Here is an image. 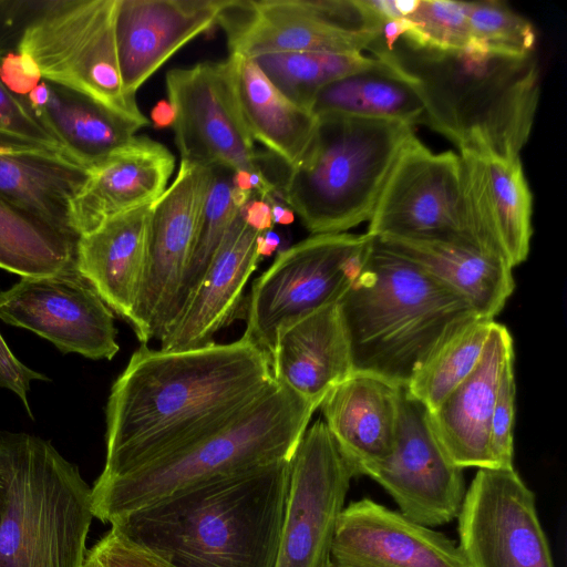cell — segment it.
Masks as SVG:
<instances>
[{
	"instance_id": "obj_1",
	"label": "cell",
	"mask_w": 567,
	"mask_h": 567,
	"mask_svg": "<svg viewBox=\"0 0 567 567\" xmlns=\"http://www.w3.org/2000/svg\"><path fill=\"white\" fill-rule=\"evenodd\" d=\"M270 357L230 343L132 354L106 403V456L97 478L128 473L215 431L272 383Z\"/></svg>"
},
{
	"instance_id": "obj_2",
	"label": "cell",
	"mask_w": 567,
	"mask_h": 567,
	"mask_svg": "<svg viewBox=\"0 0 567 567\" xmlns=\"http://www.w3.org/2000/svg\"><path fill=\"white\" fill-rule=\"evenodd\" d=\"M368 51L406 79L422 102L423 125L460 153L520 157L540 95V69L534 54L441 50L404 35L389 47L373 43Z\"/></svg>"
},
{
	"instance_id": "obj_3",
	"label": "cell",
	"mask_w": 567,
	"mask_h": 567,
	"mask_svg": "<svg viewBox=\"0 0 567 567\" xmlns=\"http://www.w3.org/2000/svg\"><path fill=\"white\" fill-rule=\"evenodd\" d=\"M290 460L206 481L111 523L176 567H275Z\"/></svg>"
},
{
	"instance_id": "obj_4",
	"label": "cell",
	"mask_w": 567,
	"mask_h": 567,
	"mask_svg": "<svg viewBox=\"0 0 567 567\" xmlns=\"http://www.w3.org/2000/svg\"><path fill=\"white\" fill-rule=\"evenodd\" d=\"M338 308L353 373L371 374L399 388L408 385L449 337L480 319L464 297L374 238Z\"/></svg>"
},
{
	"instance_id": "obj_5",
	"label": "cell",
	"mask_w": 567,
	"mask_h": 567,
	"mask_svg": "<svg viewBox=\"0 0 567 567\" xmlns=\"http://www.w3.org/2000/svg\"><path fill=\"white\" fill-rule=\"evenodd\" d=\"M275 379L233 420L187 445L92 488L94 517L103 523L178 491L278 461L290 460L317 410Z\"/></svg>"
},
{
	"instance_id": "obj_6",
	"label": "cell",
	"mask_w": 567,
	"mask_h": 567,
	"mask_svg": "<svg viewBox=\"0 0 567 567\" xmlns=\"http://www.w3.org/2000/svg\"><path fill=\"white\" fill-rule=\"evenodd\" d=\"M413 136V126L399 121L319 117L303 155L288 167L281 200L312 235L346 233L369 221Z\"/></svg>"
},
{
	"instance_id": "obj_7",
	"label": "cell",
	"mask_w": 567,
	"mask_h": 567,
	"mask_svg": "<svg viewBox=\"0 0 567 567\" xmlns=\"http://www.w3.org/2000/svg\"><path fill=\"white\" fill-rule=\"evenodd\" d=\"M8 502L0 524V567H82L94 517L92 488L55 447L0 431Z\"/></svg>"
},
{
	"instance_id": "obj_8",
	"label": "cell",
	"mask_w": 567,
	"mask_h": 567,
	"mask_svg": "<svg viewBox=\"0 0 567 567\" xmlns=\"http://www.w3.org/2000/svg\"><path fill=\"white\" fill-rule=\"evenodd\" d=\"M116 0H40L18 51L44 80L82 93L138 122L150 120L122 83L114 32Z\"/></svg>"
},
{
	"instance_id": "obj_9",
	"label": "cell",
	"mask_w": 567,
	"mask_h": 567,
	"mask_svg": "<svg viewBox=\"0 0 567 567\" xmlns=\"http://www.w3.org/2000/svg\"><path fill=\"white\" fill-rule=\"evenodd\" d=\"M371 240L367 234H320L279 251L251 286L243 338L270 357L284 327L340 300Z\"/></svg>"
},
{
	"instance_id": "obj_10",
	"label": "cell",
	"mask_w": 567,
	"mask_h": 567,
	"mask_svg": "<svg viewBox=\"0 0 567 567\" xmlns=\"http://www.w3.org/2000/svg\"><path fill=\"white\" fill-rule=\"evenodd\" d=\"M229 54L362 53L384 22L367 0H224L218 18Z\"/></svg>"
},
{
	"instance_id": "obj_11",
	"label": "cell",
	"mask_w": 567,
	"mask_h": 567,
	"mask_svg": "<svg viewBox=\"0 0 567 567\" xmlns=\"http://www.w3.org/2000/svg\"><path fill=\"white\" fill-rule=\"evenodd\" d=\"M365 234L455 241L482 249L466 208L460 155L433 153L413 136L388 177Z\"/></svg>"
},
{
	"instance_id": "obj_12",
	"label": "cell",
	"mask_w": 567,
	"mask_h": 567,
	"mask_svg": "<svg viewBox=\"0 0 567 567\" xmlns=\"http://www.w3.org/2000/svg\"><path fill=\"white\" fill-rule=\"evenodd\" d=\"M165 86L181 161L231 172L262 169L239 107L230 56L172 69Z\"/></svg>"
},
{
	"instance_id": "obj_13",
	"label": "cell",
	"mask_w": 567,
	"mask_h": 567,
	"mask_svg": "<svg viewBox=\"0 0 567 567\" xmlns=\"http://www.w3.org/2000/svg\"><path fill=\"white\" fill-rule=\"evenodd\" d=\"M213 172L181 161L173 183L151 206L145 267L128 321L141 344L158 339L173 318Z\"/></svg>"
},
{
	"instance_id": "obj_14",
	"label": "cell",
	"mask_w": 567,
	"mask_h": 567,
	"mask_svg": "<svg viewBox=\"0 0 567 567\" xmlns=\"http://www.w3.org/2000/svg\"><path fill=\"white\" fill-rule=\"evenodd\" d=\"M457 520L466 567H555L535 494L514 467L477 468Z\"/></svg>"
},
{
	"instance_id": "obj_15",
	"label": "cell",
	"mask_w": 567,
	"mask_h": 567,
	"mask_svg": "<svg viewBox=\"0 0 567 567\" xmlns=\"http://www.w3.org/2000/svg\"><path fill=\"white\" fill-rule=\"evenodd\" d=\"M353 473L322 420L307 427L291 458L275 567H327Z\"/></svg>"
},
{
	"instance_id": "obj_16",
	"label": "cell",
	"mask_w": 567,
	"mask_h": 567,
	"mask_svg": "<svg viewBox=\"0 0 567 567\" xmlns=\"http://www.w3.org/2000/svg\"><path fill=\"white\" fill-rule=\"evenodd\" d=\"M0 320L37 333L65 353L111 360L120 350L112 310L75 265L53 275L21 277L0 291Z\"/></svg>"
},
{
	"instance_id": "obj_17",
	"label": "cell",
	"mask_w": 567,
	"mask_h": 567,
	"mask_svg": "<svg viewBox=\"0 0 567 567\" xmlns=\"http://www.w3.org/2000/svg\"><path fill=\"white\" fill-rule=\"evenodd\" d=\"M369 477L391 495L401 514L427 527L457 518L466 493L463 468L439 442L429 411L404 388L393 452Z\"/></svg>"
},
{
	"instance_id": "obj_18",
	"label": "cell",
	"mask_w": 567,
	"mask_h": 567,
	"mask_svg": "<svg viewBox=\"0 0 567 567\" xmlns=\"http://www.w3.org/2000/svg\"><path fill=\"white\" fill-rule=\"evenodd\" d=\"M336 567H466L458 546L370 498L344 506L332 540Z\"/></svg>"
},
{
	"instance_id": "obj_19",
	"label": "cell",
	"mask_w": 567,
	"mask_h": 567,
	"mask_svg": "<svg viewBox=\"0 0 567 567\" xmlns=\"http://www.w3.org/2000/svg\"><path fill=\"white\" fill-rule=\"evenodd\" d=\"M224 0H116L115 45L125 92L138 89L181 48L218 25Z\"/></svg>"
},
{
	"instance_id": "obj_20",
	"label": "cell",
	"mask_w": 567,
	"mask_h": 567,
	"mask_svg": "<svg viewBox=\"0 0 567 567\" xmlns=\"http://www.w3.org/2000/svg\"><path fill=\"white\" fill-rule=\"evenodd\" d=\"M464 197L478 245L514 268L529 254L533 195L520 157L460 153Z\"/></svg>"
},
{
	"instance_id": "obj_21",
	"label": "cell",
	"mask_w": 567,
	"mask_h": 567,
	"mask_svg": "<svg viewBox=\"0 0 567 567\" xmlns=\"http://www.w3.org/2000/svg\"><path fill=\"white\" fill-rule=\"evenodd\" d=\"M260 234L245 223L240 209L195 292L158 338L161 350L212 344L215 334L236 318L261 258Z\"/></svg>"
},
{
	"instance_id": "obj_22",
	"label": "cell",
	"mask_w": 567,
	"mask_h": 567,
	"mask_svg": "<svg viewBox=\"0 0 567 567\" xmlns=\"http://www.w3.org/2000/svg\"><path fill=\"white\" fill-rule=\"evenodd\" d=\"M87 168V178L71 205V225L78 236L154 203L167 188L175 157L157 141L136 135Z\"/></svg>"
},
{
	"instance_id": "obj_23",
	"label": "cell",
	"mask_w": 567,
	"mask_h": 567,
	"mask_svg": "<svg viewBox=\"0 0 567 567\" xmlns=\"http://www.w3.org/2000/svg\"><path fill=\"white\" fill-rule=\"evenodd\" d=\"M514 359L508 329L494 321L474 370L429 413L433 431L450 460L458 467H494L489 425L499 379Z\"/></svg>"
},
{
	"instance_id": "obj_24",
	"label": "cell",
	"mask_w": 567,
	"mask_h": 567,
	"mask_svg": "<svg viewBox=\"0 0 567 567\" xmlns=\"http://www.w3.org/2000/svg\"><path fill=\"white\" fill-rule=\"evenodd\" d=\"M402 388L383 379L352 373L320 406L324 423L353 476H369L393 452Z\"/></svg>"
},
{
	"instance_id": "obj_25",
	"label": "cell",
	"mask_w": 567,
	"mask_h": 567,
	"mask_svg": "<svg viewBox=\"0 0 567 567\" xmlns=\"http://www.w3.org/2000/svg\"><path fill=\"white\" fill-rule=\"evenodd\" d=\"M274 379L319 408L353 373L338 302L284 327L270 355Z\"/></svg>"
},
{
	"instance_id": "obj_26",
	"label": "cell",
	"mask_w": 567,
	"mask_h": 567,
	"mask_svg": "<svg viewBox=\"0 0 567 567\" xmlns=\"http://www.w3.org/2000/svg\"><path fill=\"white\" fill-rule=\"evenodd\" d=\"M152 204L105 220L75 244L76 270L127 322L143 278Z\"/></svg>"
},
{
	"instance_id": "obj_27",
	"label": "cell",
	"mask_w": 567,
	"mask_h": 567,
	"mask_svg": "<svg viewBox=\"0 0 567 567\" xmlns=\"http://www.w3.org/2000/svg\"><path fill=\"white\" fill-rule=\"evenodd\" d=\"M19 97L69 157L90 167L130 143L144 127L100 102L44 79Z\"/></svg>"
},
{
	"instance_id": "obj_28",
	"label": "cell",
	"mask_w": 567,
	"mask_h": 567,
	"mask_svg": "<svg viewBox=\"0 0 567 567\" xmlns=\"http://www.w3.org/2000/svg\"><path fill=\"white\" fill-rule=\"evenodd\" d=\"M372 238L464 297L482 319L494 320L514 291V268L478 247L434 239Z\"/></svg>"
},
{
	"instance_id": "obj_29",
	"label": "cell",
	"mask_w": 567,
	"mask_h": 567,
	"mask_svg": "<svg viewBox=\"0 0 567 567\" xmlns=\"http://www.w3.org/2000/svg\"><path fill=\"white\" fill-rule=\"evenodd\" d=\"M87 174V167L59 151L0 156V195L78 239L71 225V205Z\"/></svg>"
},
{
	"instance_id": "obj_30",
	"label": "cell",
	"mask_w": 567,
	"mask_h": 567,
	"mask_svg": "<svg viewBox=\"0 0 567 567\" xmlns=\"http://www.w3.org/2000/svg\"><path fill=\"white\" fill-rule=\"evenodd\" d=\"M239 107L254 141H258L288 167L307 150L317 117L286 97L252 59L229 54Z\"/></svg>"
},
{
	"instance_id": "obj_31",
	"label": "cell",
	"mask_w": 567,
	"mask_h": 567,
	"mask_svg": "<svg viewBox=\"0 0 567 567\" xmlns=\"http://www.w3.org/2000/svg\"><path fill=\"white\" fill-rule=\"evenodd\" d=\"M310 112L317 117L354 116L423 124L424 110L413 86L395 69L374 63L324 85Z\"/></svg>"
},
{
	"instance_id": "obj_32",
	"label": "cell",
	"mask_w": 567,
	"mask_h": 567,
	"mask_svg": "<svg viewBox=\"0 0 567 567\" xmlns=\"http://www.w3.org/2000/svg\"><path fill=\"white\" fill-rule=\"evenodd\" d=\"M72 238L0 195V268L21 277L56 274L74 265Z\"/></svg>"
},
{
	"instance_id": "obj_33",
	"label": "cell",
	"mask_w": 567,
	"mask_h": 567,
	"mask_svg": "<svg viewBox=\"0 0 567 567\" xmlns=\"http://www.w3.org/2000/svg\"><path fill=\"white\" fill-rule=\"evenodd\" d=\"M494 321L476 319L449 337L413 374L406 394L434 412L478 363Z\"/></svg>"
},
{
	"instance_id": "obj_34",
	"label": "cell",
	"mask_w": 567,
	"mask_h": 567,
	"mask_svg": "<svg viewBox=\"0 0 567 567\" xmlns=\"http://www.w3.org/2000/svg\"><path fill=\"white\" fill-rule=\"evenodd\" d=\"M251 59L286 97L308 111L324 85L374 63L362 53L281 52Z\"/></svg>"
},
{
	"instance_id": "obj_35",
	"label": "cell",
	"mask_w": 567,
	"mask_h": 567,
	"mask_svg": "<svg viewBox=\"0 0 567 567\" xmlns=\"http://www.w3.org/2000/svg\"><path fill=\"white\" fill-rule=\"evenodd\" d=\"M231 176L233 172L229 169L214 168L213 181L199 219L190 260L171 322L195 292L240 210L233 198Z\"/></svg>"
},
{
	"instance_id": "obj_36",
	"label": "cell",
	"mask_w": 567,
	"mask_h": 567,
	"mask_svg": "<svg viewBox=\"0 0 567 567\" xmlns=\"http://www.w3.org/2000/svg\"><path fill=\"white\" fill-rule=\"evenodd\" d=\"M468 49L507 55L534 54L536 33L532 23L505 2H468ZM467 49V48H466Z\"/></svg>"
},
{
	"instance_id": "obj_37",
	"label": "cell",
	"mask_w": 567,
	"mask_h": 567,
	"mask_svg": "<svg viewBox=\"0 0 567 567\" xmlns=\"http://www.w3.org/2000/svg\"><path fill=\"white\" fill-rule=\"evenodd\" d=\"M468 1L419 0L414 12L404 17L411 28L403 35L414 43L441 50L470 47Z\"/></svg>"
},
{
	"instance_id": "obj_38",
	"label": "cell",
	"mask_w": 567,
	"mask_h": 567,
	"mask_svg": "<svg viewBox=\"0 0 567 567\" xmlns=\"http://www.w3.org/2000/svg\"><path fill=\"white\" fill-rule=\"evenodd\" d=\"M514 359L506 362L498 383L489 425V450L494 467H514L515 378Z\"/></svg>"
},
{
	"instance_id": "obj_39",
	"label": "cell",
	"mask_w": 567,
	"mask_h": 567,
	"mask_svg": "<svg viewBox=\"0 0 567 567\" xmlns=\"http://www.w3.org/2000/svg\"><path fill=\"white\" fill-rule=\"evenodd\" d=\"M82 567L176 566L111 527L99 542L86 550Z\"/></svg>"
},
{
	"instance_id": "obj_40",
	"label": "cell",
	"mask_w": 567,
	"mask_h": 567,
	"mask_svg": "<svg viewBox=\"0 0 567 567\" xmlns=\"http://www.w3.org/2000/svg\"><path fill=\"white\" fill-rule=\"evenodd\" d=\"M0 135L44 145L65 153L58 141L35 120L32 113L24 106L22 101L9 92L1 83V81Z\"/></svg>"
},
{
	"instance_id": "obj_41",
	"label": "cell",
	"mask_w": 567,
	"mask_h": 567,
	"mask_svg": "<svg viewBox=\"0 0 567 567\" xmlns=\"http://www.w3.org/2000/svg\"><path fill=\"white\" fill-rule=\"evenodd\" d=\"M34 60L21 52L0 56V81L16 96H25L42 81Z\"/></svg>"
},
{
	"instance_id": "obj_42",
	"label": "cell",
	"mask_w": 567,
	"mask_h": 567,
	"mask_svg": "<svg viewBox=\"0 0 567 567\" xmlns=\"http://www.w3.org/2000/svg\"><path fill=\"white\" fill-rule=\"evenodd\" d=\"M47 378L24 364H22L10 351L0 334V388H7L13 391L21 399L30 414L28 404V391L33 380H45Z\"/></svg>"
},
{
	"instance_id": "obj_43",
	"label": "cell",
	"mask_w": 567,
	"mask_h": 567,
	"mask_svg": "<svg viewBox=\"0 0 567 567\" xmlns=\"http://www.w3.org/2000/svg\"><path fill=\"white\" fill-rule=\"evenodd\" d=\"M241 214L245 223L259 233L271 230L275 225L271 205L267 200L251 198L241 208Z\"/></svg>"
},
{
	"instance_id": "obj_44",
	"label": "cell",
	"mask_w": 567,
	"mask_h": 567,
	"mask_svg": "<svg viewBox=\"0 0 567 567\" xmlns=\"http://www.w3.org/2000/svg\"><path fill=\"white\" fill-rule=\"evenodd\" d=\"M47 151H59L44 145L25 142L22 140L0 135V156L35 153ZM61 152V151H59ZM63 153V152H62ZM65 154V153H64Z\"/></svg>"
},
{
	"instance_id": "obj_45",
	"label": "cell",
	"mask_w": 567,
	"mask_h": 567,
	"mask_svg": "<svg viewBox=\"0 0 567 567\" xmlns=\"http://www.w3.org/2000/svg\"><path fill=\"white\" fill-rule=\"evenodd\" d=\"M154 127L165 128L174 123V110L168 100L158 101L151 111V121Z\"/></svg>"
},
{
	"instance_id": "obj_46",
	"label": "cell",
	"mask_w": 567,
	"mask_h": 567,
	"mask_svg": "<svg viewBox=\"0 0 567 567\" xmlns=\"http://www.w3.org/2000/svg\"><path fill=\"white\" fill-rule=\"evenodd\" d=\"M279 236L271 230L264 231L259 235L258 247L261 257L271 255L279 246Z\"/></svg>"
},
{
	"instance_id": "obj_47",
	"label": "cell",
	"mask_w": 567,
	"mask_h": 567,
	"mask_svg": "<svg viewBox=\"0 0 567 567\" xmlns=\"http://www.w3.org/2000/svg\"><path fill=\"white\" fill-rule=\"evenodd\" d=\"M272 219L275 224L288 225L295 219V213L285 203H279L277 199L270 203Z\"/></svg>"
},
{
	"instance_id": "obj_48",
	"label": "cell",
	"mask_w": 567,
	"mask_h": 567,
	"mask_svg": "<svg viewBox=\"0 0 567 567\" xmlns=\"http://www.w3.org/2000/svg\"><path fill=\"white\" fill-rule=\"evenodd\" d=\"M8 502V483L0 466V524L4 516Z\"/></svg>"
},
{
	"instance_id": "obj_49",
	"label": "cell",
	"mask_w": 567,
	"mask_h": 567,
	"mask_svg": "<svg viewBox=\"0 0 567 567\" xmlns=\"http://www.w3.org/2000/svg\"><path fill=\"white\" fill-rule=\"evenodd\" d=\"M396 10L402 17H406L414 12L419 4V0H394Z\"/></svg>"
},
{
	"instance_id": "obj_50",
	"label": "cell",
	"mask_w": 567,
	"mask_h": 567,
	"mask_svg": "<svg viewBox=\"0 0 567 567\" xmlns=\"http://www.w3.org/2000/svg\"><path fill=\"white\" fill-rule=\"evenodd\" d=\"M327 567H336L334 565H332L331 563H329V565Z\"/></svg>"
}]
</instances>
